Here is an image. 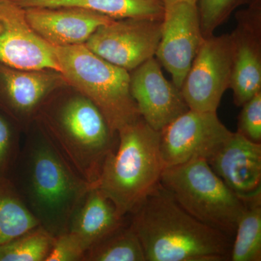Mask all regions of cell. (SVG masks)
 I'll return each mask as SVG.
<instances>
[{
    "instance_id": "cell-2",
    "label": "cell",
    "mask_w": 261,
    "mask_h": 261,
    "mask_svg": "<svg viewBox=\"0 0 261 261\" xmlns=\"http://www.w3.org/2000/svg\"><path fill=\"white\" fill-rule=\"evenodd\" d=\"M130 215L146 261L230 259L233 240L184 210L161 184Z\"/></svg>"
},
{
    "instance_id": "cell-13",
    "label": "cell",
    "mask_w": 261,
    "mask_h": 261,
    "mask_svg": "<svg viewBox=\"0 0 261 261\" xmlns=\"http://www.w3.org/2000/svg\"><path fill=\"white\" fill-rule=\"evenodd\" d=\"M132 71L130 94L141 118L154 130L161 132L190 110L181 89L165 78L154 57Z\"/></svg>"
},
{
    "instance_id": "cell-16",
    "label": "cell",
    "mask_w": 261,
    "mask_h": 261,
    "mask_svg": "<svg viewBox=\"0 0 261 261\" xmlns=\"http://www.w3.org/2000/svg\"><path fill=\"white\" fill-rule=\"evenodd\" d=\"M25 18L39 37L55 46L85 44L99 27L114 19L79 8H29Z\"/></svg>"
},
{
    "instance_id": "cell-24",
    "label": "cell",
    "mask_w": 261,
    "mask_h": 261,
    "mask_svg": "<svg viewBox=\"0 0 261 261\" xmlns=\"http://www.w3.org/2000/svg\"><path fill=\"white\" fill-rule=\"evenodd\" d=\"M20 137L15 127L0 113V178H9L20 152Z\"/></svg>"
},
{
    "instance_id": "cell-11",
    "label": "cell",
    "mask_w": 261,
    "mask_h": 261,
    "mask_svg": "<svg viewBox=\"0 0 261 261\" xmlns=\"http://www.w3.org/2000/svg\"><path fill=\"white\" fill-rule=\"evenodd\" d=\"M0 64L61 72L53 46L33 30L25 9L12 0H0Z\"/></svg>"
},
{
    "instance_id": "cell-27",
    "label": "cell",
    "mask_w": 261,
    "mask_h": 261,
    "mask_svg": "<svg viewBox=\"0 0 261 261\" xmlns=\"http://www.w3.org/2000/svg\"><path fill=\"white\" fill-rule=\"evenodd\" d=\"M163 5V6H169V5L176 4V3H184V2H187V3H197V0H159Z\"/></svg>"
},
{
    "instance_id": "cell-26",
    "label": "cell",
    "mask_w": 261,
    "mask_h": 261,
    "mask_svg": "<svg viewBox=\"0 0 261 261\" xmlns=\"http://www.w3.org/2000/svg\"><path fill=\"white\" fill-rule=\"evenodd\" d=\"M86 250L73 233L66 232L57 237L45 261H84Z\"/></svg>"
},
{
    "instance_id": "cell-17",
    "label": "cell",
    "mask_w": 261,
    "mask_h": 261,
    "mask_svg": "<svg viewBox=\"0 0 261 261\" xmlns=\"http://www.w3.org/2000/svg\"><path fill=\"white\" fill-rule=\"evenodd\" d=\"M125 218L118 214L112 201L92 185L73 211L67 231L75 235L87 251L124 224Z\"/></svg>"
},
{
    "instance_id": "cell-21",
    "label": "cell",
    "mask_w": 261,
    "mask_h": 261,
    "mask_svg": "<svg viewBox=\"0 0 261 261\" xmlns=\"http://www.w3.org/2000/svg\"><path fill=\"white\" fill-rule=\"evenodd\" d=\"M84 261H146L135 231L126 222L90 247Z\"/></svg>"
},
{
    "instance_id": "cell-10",
    "label": "cell",
    "mask_w": 261,
    "mask_h": 261,
    "mask_svg": "<svg viewBox=\"0 0 261 261\" xmlns=\"http://www.w3.org/2000/svg\"><path fill=\"white\" fill-rule=\"evenodd\" d=\"M204 38L197 3L184 2L165 7L155 56L178 89H181Z\"/></svg>"
},
{
    "instance_id": "cell-15",
    "label": "cell",
    "mask_w": 261,
    "mask_h": 261,
    "mask_svg": "<svg viewBox=\"0 0 261 261\" xmlns=\"http://www.w3.org/2000/svg\"><path fill=\"white\" fill-rule=\"evenodd\" d=\"M207 162L243 200L261 195V143L232 132Z\"/></svg>"
},
{
    "instance_id": "cell-14",
    "label": "cell",
    "mask_w": 261,
    "mask_h": 261,
    "mask_svg": "<svg viewBox=\"0 0 261 261\" xmlns=\"http://www.w3.org/2000/svg\"><path fill=\"white\" fill-rule=\"evenodd\" d=\"M66 84L55 70H24L0 64V104L27 128L49 94Z\"/></svg>"
},
{
    "instance_id": "cell-4",
    "label": "cell",
    "mask_w": 261,
    "mask_h": 261,
    "mask_svg": "<svg viewBox=\"0 0 261 261\" xmlns=\"http://www.w3.org/2000/svg\"><path fill=\"white\" fill-rule=\"evenodd\" d=\"M118 147L105 160L96 186L126 216L161 184L166 166L160 149L161 132L142 118L117 132Z\"/></svg>"
},
{
    "instance_id": "cell-20",
    "label": "cell",
    "mask_w": 261,
    "mask_h": 261,
    "mask_svg": "<svg viewBox=\"0 0 261 261\" xmlns=\"http://www.w3.org/2000/svg\"><path fill=\"white\" fill-rule=\"evenodd\" d=\"M40 226L9 178H0V245Z\"/></svg>"
},
{
    "instance_id": "cell-12",
    "label": "cell",
    "mask_w": 261,
    "mask_h": 261,
    "mask_svg": "<svg viewBox=\"0 0 261 261\" xmlns=\"http://www.w3.org/2000/svg\"><path fill=\"white\" fill-rule=\"evenodd\" d=\"M236 18L238 25L230 34L233 61L229 88L233 102L242 107L261 92V0H251Z\"/></svg>"
},
{
    "instance_id": "cell-8",
    "label": "cell",
    "mask_w": 261,
    "mask_h": 261,
    "mask_svg": "<svg viewBox=\"0 0 261 261\" xmlns=\"http://www.w3.org/2000/svg\"><path fill=\"white\" fill-rule=\"evenodd\" d=\"M161 28L162 20H113L99 27L84 44L94 54L130 72L155 56Z\"/></svg>"
},
{
    "instance_id": "cell-7",
    "label": "cell",
    "mask_w": 261,
    "mask_h": 261,
    "mask_svg": "<svg viewBox=\"0 0 261 261\" xmlns=\"http://www.w3.org/2000/svg\"><path fill=\"white\" fill-rule=\"evenodd\" d=\"M232 61L231 34L204 38L181 87L190 110L217 112L221 98L230 87Z\"/></svg>"
},
{
    "instance_id": "cell-6",
    "label": "cell",
    "mask_w": 261,
    "mask_h": 261,
    "mask_svg": "<svg viewBox=\"0 0 261 261\" xmlns=\"http://www.w3.org/2000/svg\"><path fill=\"white\" fill-rule=\"evenodd\" d=\"M161 185L188 214L233 240L245 200L228 188L207 161L165 168Z\"/></svg>"
},
{
    "instance_id": "cell-1",
    "label": "cell",
    "mask_w": 261,
    "mask_h": 261,
    "mask_svg": "<svg viewBox=\"0 0 261 261\" xmlns=\"http://www.w3.org/2000/svg\"><path fill=\"white\" fill-rule=\"evenodd\" d=\"M9 179L27 208L55 238L66 232L75 207L91 186L65 161L34 120Z\"/></svg>"
},
{
    "instance_id": "cell-19",
    "label": "cell",
    "mask_w": 261,
    "mask_h": 261,
    "mask_svg": "<svg viewBox=\"0 0 261 261\" xmlns=\"http://www.w3.org/2000/svg\"><path fill=\"white\" fill-rule=\"evenodd\" d=\"M261 195L245 200L237 225L229 260H261Z\"/></svg>"
},
{
    "instance_id": "cell-22",
    "label": "cell",
    "mask_w": 261,
    "mask_h": 261,
    "mask_svg": "<svg viewBox=\"0 0 261 261\" xmlns=\"http://www.w3.org/2000/svg\"><path fill=\"white\" fill-rule=\"evenodd\" d=\"M56 238L38 226L0 245V261H45Z\"/></svg>"
},
{
    "instance_id": "cell-23",
    "label": "cell",
    "mask_w": 261,
    "mask_h": 261,
    "mask_svg": "<svg viewBox=\"0 0 261 261\" xmlns=\"http://www.w3.org/2000/svg\"><path fill=\"white\" fill-rule=\"evenodd\" d=\"M251 0H197L201 30L204 37L213 35L237 8Z\"/></svg>"
},
{
    "instance_id": "cell-3",
    "label": "cell",
    "mask_w": 261,
    "mask_h": 261,
    "mask_svg": "<svg viewBox=\"0 0 261 261\" xmlns=\"http://www.w3.org/2000/svg\"><path fill=\"white\" fill-rule=\"evenodd\" d=\"M35 121L80 177L95 185L102 165L113 150V133L89 98L73 95L46 99Z\"/></svg>"
},
{
    "instance_id": "cell-5",
    "label": "cell",
    "mask_w": 261,
    "mask_h": 261,
    "mask_svg": "<svg viewBox=\"0 0 261 261\" xmlns=\"http://www.w3.org/2000/svg\"><path fill=\"white\" fill-rule=\"evenodd\" d=\"M66 84L89 98L117 135L141 118L130 92V73L92 53L85 44L55 46Z\"/></svg>"
},
{
    "instance_id": "cell-9",
    "label": "cell",
    "mask_w": 261,
    "mask_h": 261,
    "mask_svg": "<svg viewBox=\"0 0 261 261\" xmlns=\"http://www.w3.org/2000/svg\"><path fill=\"white\" fill-rule=\"evenodd\" d=\"M232 132L217 112L189 110L161 132V156L166 168L194 160L207 161Z\"/></svg>"
},
{
    "instance_id": "cell-18",
    "label": "cell",
    "mask_w": 261,
    "mask_h": 261,
    "mask_svg": "<svg viewBox=\"0 0 261 261\" xmlns=\"http://www.w3.org/2000/svg\"><path fill=\"white\" fill-rule=\"evenodd\" d=\"M23 8H79L114 20L142 18L161 20L165 7L159 0H12Z\"/></svg>"
},
{
    "instance_id": "cell-25",
    "label": "cell",
    "mask_w": 261,
    "mask_h": 261,
    "mask_svg": "<svg viewBox=\"0 0 261 261\" xmlns=\"http://www.w3.org/2000/svg\"><path fill=\"white\" fill-rule=\"evenodd\" d=\"M242 107L238 118V133L247 140L261 143V92Z\"/></svg>"
}]
</instances>
